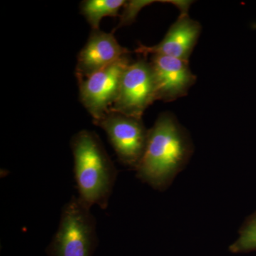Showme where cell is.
Instances as JSON below:
<instances>
[{
  "label": "cell",
  "instance_id": "cell-1",
  "mask_svg": "<svg viewBox=\"0 0 256 256\" xmlns=\"http://www.w3.org/2000/svg\"><path fill=\"white\" fill-rule=\"evenodd\" d=\"M193 152L188 130L171 112L162 114L148 132L146 151L136 170L138 178L154 190L164 191L184 169Z\"/></svg>",
  "mask_w": 256,
  "mask_h": 256
},
{
  "label": "cell",
  "instance_id": "cell-2",
  "mask_svg": "<svg viewBox=\"0 0 256 256\" xmlns=\"http://www.w3.org/2000/svg\"><path fill=\"white\" fill-rule=\"evenodd\" d=\"M74 174L79 198L88 206L106 210L118 176V170L100 138L92 131L76 134L70 142Z\"/></svg>",
  "mask_w": 256,
  "mask_h": 256
},
{
  "label": "cell",
  "instance_id": "cell-3",
  "mask_svg": "<svg viewBox=\"0 0 256 256\" xmlns=\"http://www.w3.org/2000/svg\"><path fill=\"white\" fill-rule=\"evenodd\" d=\"M90 207L73 196L64 206L60 226L46 249L48 256H92L98 240Z\"/></svg>",
  "mask_w": 256,
  "mask_h": 256
},
{
  "label": "cell",
  "instance_id": "cell-4",
  "mask_svg": "<svg viewBox=\"0 0 256 256\" xmlns=\"http://www.w3.org/2000/svg\"><path fill=\"white\" fill-rule=\"evenodd\" d=\"M156 98V87L150 62L140 58L124 70L118 95L110 111L142 119Z\"/></svg>",
  "mask_w": 256,
  "mask_h": 256
},
{
  "label": "cell",
  "instance_id": "cell-5",
  "mask_svg": "<svg viewBox=\"0 0 256 256\" xmlns=\"http://www.w3.org/2000/svg\"><path fill=\"white\" fill-rule=\"evenodd\" d=\"M94 124L105 131L121 163L137 169L146 151L149 132L142 119L110 111Z\"/></svg>",
  "mask_w": 256,
  "mask_h": 256
},
{
  "label": "cell",
  "instance_id": "cell-6",
  "mask_svg": "<svg viewBox=\"0 0 256 256\" xmlns=\"http://www.w3.org/2000/svg\"><path fill=\"white\" fill-rule=\"evenodd\" d=\"M130 64L126 56L110 66L78 80L80 102L94 121L110 112L118 95L124 70Z\"/></svg>",
  "mask_w": 256,
  "mask_h": 256
},
{
  "label": "cell",
  "instance_id": "cell-7",
  "mask_svg": "<svg viewBox=\"0 0 256 256\" xmlns=\"http://www.w3.org/2000/svg\"><path fill=\"white\" fill-rule=\"evenodd\" d=\"M150 63L156 79V98L173 102L188 96L197 78L188 60L164 56H152Z\"/></svg>",
  "mask_w": 256,
  "mask_h": 256
},
{
  "label": "cell",
  "instance_id": "cell-8",
  "mask_svg": "<svg viewBox=\"0 0 256 256\" xmlns=\"http://www.w3.org/2000/svg\"><path fill=\"white\" fill-rule=\"evenodd\" d=\"M129 54V50L121 46L116 40L114 32L92 30L87 43L78 54L76 68L77 79L80 80L87 78Z\"/></svg>",
  "mask_w": 256,
  "mask_h": 256
},
{
  "label": "cell",
  "instance_id": "cell-9",
  "mask_svg": "<svg viewBox=\"0 0 256 256\" xmlns=\"http://www.w3.org/2000/svg\"><path fill=\"white\" fill-rule=\"evenodd\" d=\"M202 31L201 24L190 18L188 14H181L162 41L152 46L140 44L136 52L144 56H164L190 62Z\"/></svg>",
  "mask_w": 256,
  "mask_h": 256
},
{
  "label": "cell",
  "instance_id": "cell-10",
  "mask_svg": "<svg viewBox=\"0 0 256 256\" xmlns=\"http://www.w3.org/2000/svg\"><path fill=\"white\" fill-rule=\"evenodd\" d=\"M126 3V0H85L80 3V10L92 30H98L102 18L118 16Z\"/></svg>",
  "mask_w": 256,
  "mask_h": 256
},
{
  "label": "cell",
  "instance_id": "cell-11",
  "mask_svg": "<svg viewBox=\"0 0 256 256\" xmlns=\"http://www.w3.org/2000/svg\"><path fill=\"white\" fill-rule=\"evenodd\" d=\"M229 250L235 254L256 252V212L242 224L238 239L230 246Z\"/></svg>",
  "mask_w": 256,
  "mask_h": 256
},
{
  "label": "cell",
  "instance_id": "cell-12",
  "mask_svg": "<svg viewBox=\"0 0 256 256\" xmlns=\"http://www.w3.org/2000/svg\"><path fill=\"white\" fill-rule=\"evenodd\" d=\"M160 1H153V0H132L126 1L124 8L122 14L120 15V21L116 28L130 26L134 22L136 18L140 12L141 10L144 9L146 6H149L154 2Z\"/></svg>",
  "mask_w": 256,
  "mask_h": 256
}]
</instances>
